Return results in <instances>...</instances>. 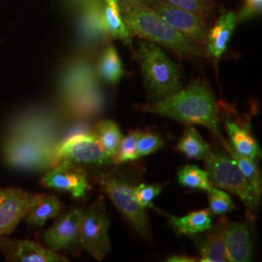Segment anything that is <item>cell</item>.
Segmentation results:
<instances>
[{
    "instance_id": "cell-1",
    "label": "cell",
    "mask_w": 262,
    "mask_h": 262,
    "mask_svg": "<svg viewBox=\"0 0 262 262\" xmlns=\"http://www.w3.org/2000/svg\"><path fill=\"white\" fill-rule=\"evenodd\" d=\"M143 110L187 125H203L213 132L223 145L226 142L220 130V118L215 96L202 81H194L175 94L144 106Z\"/></svg>"
},
{
    "instance_id": "cell-2",
    "label": "cell",
    "mask_w": 262,
    "mask_h": 262,
    "mask_svg": "<svg viewBox=\"0 0 262 262\" xmlns=\"http://www.w3.org/2000/svg\"><path fill=\"white\" fill-rule=\"evenodd\" d=\"M121 11L122 19L131 35L160 47L167 48L176 55L187 59L205 56L201 46L170 26L149 5H132L123 2Z\"/></svg>"
},
{
    "instance_id": "cell-3",
    "label": "cell",
    "mask_w": 262,
    "mask_h": 262,
    "mask_svg": "<svg viewBox=\"0 0 262 262\" xmlns=\"http://www.w3.org/2000/svg\"><path fill=\"white\" fill-rule=\"evenodd\" d=\"M137 59L152 102L161 100L182 89V67L172 60L159 45L141 40L137 43Z\"/></svg>"
},
{
    "instance_id": "cell-4",
    "label": "cell",
    "mask_w": 262,
    "mask_h": 262,
    "mask_svg": "<svg viewBox=\"0 0 262 262\" xmlns=\"http://www.w3.org/2000/svg\"><path fill=\"white\" fill-rule=\"evenodd\" d=\"M203 161L212 185L234 194L243 202L251 216L256 215L260 197L244 177L234 160L222 151L210 150Z\"/></svg>"
},
{
    "instance_id": "cell-5",
    "label": "cell",
    "mask_w": 262,
    "mask_h": 262,
    "mask_svg": "<svg viewBox=\"0 0 262 262\" xmlns=\"http://www.w3.org/2000/svg\"><path fill=\"white\" fill-rule=\"evenodd\" d=\"M95 181L137 234L145 239L150 238L149 217L146 209L137 202L130 183L122 176L109 174L100 175Z\"/></svg>"
},
{
    "instance_id": "cell-6",
    "label": "cell",
    "mask_w": 262,
    "mask_h": 262,
    "mask_svg": "<svg viewBox=\"0 0 262 262\" xmlns=\"http://www.w3.org/2000/svg\"><path fill=\"white\" fill-rule=\"evenodd\" d=\"M109 227L110 217L100 195L84 211L80 229V246L97 260H102L111 251Z\"/></svg>"
},
{
    "instance_id": "cell-7",
    "label": "cell",
    "mask_w": 262,
    "mask_h": 262,
    "mask_svg": "<svg viewBox=\"0 0 262 262\" xmlns=\"http://www.w3.org/2000/svg\"><path fill=\"white\" fill-rule=\"evenodd\" d=\"M39 194L21 188L0 187V237L16 230Z\"/></svg>"
},
{
    "instance_id": "cell-8",
    "label": "cell",
    "mask_w": 262,
    "mask_h": 262,
    "mask_svg": "<svg viewBox=\"0 0 262 262\" xmlns=\"http://www.w3.org/2000/svg\"><path fill=\"white\" fill-rule=\"evenodd\" d=\"M58 159H68L80 165H102L112 162L95 134L79 133L70 136L58 147Z\"/></svg>"
},
{
    "instance_id": "cell-9",
    "label": "cell",
    "mask_w": 262,
    "mask_h": 262,
    "mask_svg": "<svg viewBox=\"0 0 262 262\" xmlns=\"http://www.w3.org/2000/svg\"><path fill=\"white\" fill-rule=\"evenodd\" d=\"M40 184L48 188L68 192L77 199L84 198L91 189L84 167L68 159H62L56 167L48 171Z\"/></svg>"
},
{
    "instance_id": "cell-10",
    "label": "cell",
    "mask_w": 262,
    "mask_h": 262,
    "mask_svg": "<svg viewBox=\"0 0 262 262\" xmlns=\"http://www.w3.org/2000/svg\"><path fill=\"white\" fill-rule=\"evenodd\" d=\"M150 8L197 45H205L208 29L202 15L173 7L163 1H154Z\"/></svg>"
},
{
    "instance_id": "cell-11",
    "label": "cell",
    "mask_w": 262,
    "mask_h": 262,
    "mask_svg": "<svg viewBox=\"0 0 262 262\" xmlns=\"http://www.w3.org/2000/svg\"><path fill=\"white\" fill-rule=\"evenodd\" d=\"M84 211L73 209L57 220L44 232L42 239L48 248L58 252L74 250L80 245V229Z\"/></svg>"
},
{
    "instance_id": "cell-12",
    "label": "cell",
    "mask_w": 262,
    "mask_h": 262,
    "mask_svg": "<svg viewBox=\"0 0 262 262\" xmlns=\"http://www.w3.org/2000/svg\"><path fill=\"white\" fill-rule=\"evenodd\" d=\"M0 253L12 262H63L66 256L30 240L0 237Z\"/></svg>"
},
{
    "instance_id": "cell-13",
    "label": "cell",
    "mask_w": 262,
    "mask_h": 262,
    "mask_svg": "<svg viewBox=\"0 0 262 262\" xmlns=\"http://www.w3.org/2000/svg\"><path fill=\"white\" fill-rule=\"evenodd\" d=\"M225 247L227 261H251L253 253V236L251 225L248 222H229L226 220Z\"/></svg>"
},
{
    "instance_id": "cell-14",
    "label": "cell",
    "mask_w": 262,
    "mask_h": 262,
    "mask_svg": "<svg viewBox=\"0 0 262 262\" xmlns=\"http://www.w3.org/2000/svg\"><path fill=\"white\" fill-rule=\"evenodd\" d=\"M226 217L223 215L215 225L205 231L192 235L190 238L196 247L201 262L227 261L225 247V225Z\"/></svg>"
},
{
    "instance_id": "cell-15",
    "label": "cell",
    "mask_w": 262,
    "mask_h": 262,
    "mask_svg": "<svg viewBox=\"0 0 262 262\" xmlns=\"http://www.w3.org/2000/svg\"><path fill=\"white\" fill-rule=\"evenodd\" d=\"M238 21V15L236 13L223 10L213 28L208 30L204 46L206 47L207 55L211 56L215 62L225 54Z\"/></svg>"
},
{
    "instance_id": "cell-16",
    "label": "cell",
    "mask_w": 262,
    "mask_h": 262,
    "mask_svg": "<svg viewBox=\"0 0 262 262\" xmlns=\"http://www.w3.org/2000/svg\"><path fill=\"white\" fill-rule=\"evenodd\" d=\"M80 31L89 41H98L109 37L103 19V2L89 0L84 4L80 19Z\"/></svg>"
},
{
    "instance_id": "cell-17",
    "label": "cell",
    "mask_w": 262,
    "mask_h": 262,
    "mask_svg": "<svg viewBox=\"0 0 262 262\" xmlns=\"http://www.w3.org/2000/svg\"><path fill=\"white\" fill-rule=\"evenodd\" d=\"M225 127L229 136V144L235 151L253 160L260 156L259 146L249 126L231 120H225Z\"/></svg>"
},
{
    "instance_id": "cell-18",
    "label": "cell",
    "mask_w": 262,
    "mask_h": 262,
    "mask_svg": "<svg viewBox=\"0 0 262 262\" xmlns=\"http://www.w3.org/2000/svg\"><path fill=\"white\" fill-rule=\"evenodd\" d=\"M213 225V214L209 209L194 211L184 216H169V225L179 235L201 233Z\"/></svg>"
},
{
    "instance_id": "cell-19",
    "label": "cell",
    "mask_w": 262,
    "mask_h": 262,
    "mask_svg": "<svg viewBox=\"0 0 262 262\" xmlns=\"http://www.w3.org/2000/svg\"><path fill=\"white\" fill-rule=\"evenodd\" d=\"M62 210L61 202L54 195L40 193L37 200L25 216L28 225L42 226L49 220L57 217Z\"/></svg>"
},
{
    "instance_id": "cell-20",
    "label": "cell",
    "mask_w": 262,
    "mask_h": 262,
    "mask_svg": "<svg viewBox=\"0 0 262 262\" xmlns=\"http://www.w3.org/2000/svg\"><path fill=\"white\" fill-rule=\"evenodd\" d=\"M103 19L109 37L120 39L130 45L132 35L122 19L119 0H104Z\"/></svg>"
},
{
    "instance_id": "cell-21",
    "label": "cell",
    "mask_w": 262,
    "mask_h": 262,
    "mask_svg": "<svg viewBox=\"0 0 262 262\" xmlns=\"http://www.w3.org/2000/svg\"><path fill=\"white\" fill-rule=\"evenodd\" d=\"M177 149L187 159L196 160H204L209 150H211L199 132L191 125H187V128L183 132L178 141Z\"/></svg>"
},
{
    "instance_id": "cell-22",
    "label": "cell",
    "mask_w": 262,
    "mask_h": 262,
    "mask_svg": "<svg viewBox=\"0 0 262 262\" xmlns=\"http://www.w3.org/2000/svg\"><path fill=\"white\" fill-rule=\"evenodd\" d=\"M98 74L101 79L109 84H116L124 75L122 59L113 45L106 48L98 62Z\"/></svg>"
},
{
    "instance_id": "cell-23",
    "label": "cell",
    "mask_w": 262,
    "mask_h": 262,
    "mask_svg": "<svg viewBox=\"0 0 262 262\" xmlns=\"http://www.w3.org/2000/svg\"><path fill=\"white\" fill-rule=\"evenodd\" d=\"M224 147L226 151L229 154V157L234 160L235 163L237 164L238 168L240 169L244 177L253 187L256 194L260 197L262 191L261 174L255 163V160L249 159L235 151L227 141L225 142Z\"/></svg>"
},
{
    "instance_id": "cell-24",
    "label": "cell",
    "mask_w": 262,
    "mask_h": 262,
    "mask_svg": "<svg viewBox=\"0 0 262 262\" xmlns=\"http://www.w3.org/2000/svg\"><path fill=\"white\" fill-rule=\"evenodd\" d=\"M95 136L103 147L104 150L113 159L122 138V131L119 125L110 120L98 122L95 127Z\"/></svg>"
},
{
    "instance_id": "cell-25",
    "label": "cell",
    "mask_w": 262,
    "mask_h": 262,
    "mask_svg": "<svg viewBox=\"0 0 262 262\" xmlns=\"http://www.w3.org/2000/svg\"><path fill=\"white\" fill-rule=\"evenodd\" d=\"M178 181L182 186L191 189L207 191L212 187L206 170L199 168L195 165H187L181 169L178 173Z\"/></svg>"
},
{
    "instance_id": "cell-26",
    "label": "cell",
    "mask_w": 262,
    "mask_h": 262,
    "mask_svg": "<svg viewBox=\"0 0 262 262\" xmlns=\"http://www.w3.org/2000/svg\"><path fill=\"white\" fill-rule=\"evenodd\" d=\"M209 200V210L215 215H225L234 210L235 205L232 197L223 189L212 185L207 190Z\"/></svg>"
},
{
    "instance_id": "cell-27",
    "label": "cell",
    "mask_w": 262,
    "mask_h": 262,
    "mask_svg": "<svg viewBox=\"0 0 262 262\" xmlns=\"http://www.w3.org/2000/svg\"><path fill=\"white\" fill-rule=\"evenodd\" d=\"M140 133L138 130H133L125 137H122L117 154L113 158L114 163L121 164L139 159L137 154V141Z\"/></svg>"
},
{
    "instance_id": "cell-28",
    "label": "cell",
    "mask_w": 262,
    "mask_h": 262,
    "mask_svg": "<svg viewBox=\"0 0 262 262\" xmlns=\"http://www.w3.org/2000/svg\"><path fill=\"white\" fill-rule=\"evenodd\" d=\"M164 144L163 139L157 133L141 132L137 141L138 158H144L157 150H160Z\"/></svg>"
},
{
    "instance_id": "cell-29",
    "label": "cell",
    "mask_w": 262,
    "mask_h": 262,
    "mask_svg": "<svg viewBox=\"0 0 262 262\" xmlns=\"http://www.w3.org/2000/svg\"><path fill=\"white\" fill-rule=\"evenodd\" d=\"M169 5L192 12L198 15H204L213 8V0H161Z\"/></svg>"
},
{
    "instance_id": "cell-30",
    "label": "cell",
    "mask_w": 262,
    "mask_h": 262,
    "mask_svg": "<svg viewBox=\"0 0 262 262\" xmlns=\"http://www.w3.org/2000/svg\"><path fill=\"white\" fill-rule=\"evenodd\" d=\"M162 189L161 185H146L140 184L133 187V192L137 202L143 208L152 207V201L156 197L159 195Z\"/></svg>"
},
{
    "instance_id": "cell-31",
    "label": "cell",
    "mask_w": 262,
    "mask_h": 262,
    "mask_svg": "<svg viewBox=\"0 0 262 262\" xmlns=\"http://www.w3.org/2000/svg\"><path fill=\"white\" fill-rule=\"evenodd\" d=\"M261 6V0H245V5L241 13L238 15V19H248L253 14L257 13Z\"/></svg>"
},
{
    "instance_id": "cell-32",
    "label": "cell",
    "mask_w": 262,
    "mask_h": 262,
    "mask_svg": "<svg viewBox=\"0 0 262 262\" xmlns=\"http://www.w3.org/2000/svg\"><path fill=\"white\" fill-rule=\"evenodd\" d=\"M167 261L170 262H193L197 261L196 258L194 257H190V256H187V255H173L171 257H169L167 259Z\"/></svg>"
},
{
    "instance_id": "cell-33",
    "label": "cell",
    "mask_w": 262,
    "mask_h": 262,
    "mask_svg": "<svg viewBox=\"0 0 262 262\" xmlns=\"http://www.w3.org/2000/svg\"><path fill=\"white\" fill-rule=\"evenodd\" d=\"M155 0H123V2L132 5H150Z\"/></svg>"
},
{
    "instance_id": "cell-34",
    "label": "cell",
    "mask_w": 262,
    "mask_h": 262,
    "mask_svg": "<svg viewBox=\"0 0 262 262\" xmlns=\"http://www.w3.org/2000/svg\"><path fill=\"white\" fill-rule=\"evenodd\" d=\"M86 1H89V0H85V2H86Z\"/></svg>"
}]
</instances>
